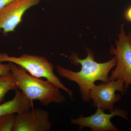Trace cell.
Wrapping results in <instances>:
<instances>
[{
	"instance_id": "4",
	"label": "cell",
	"mask_w": 131,
	"mask_h": 131,
	"mask_svg": "<svg viewBox=\"0 0 131 131\" xmlns=\"http://www.w3.org/2000/svg\"><path fill=\"white\" fill-rule=\"evenodd\" d=\"M124 28V25L122 24L118 39L115 42L116 48L112 46L110 48V53L115 55L117 64L115 69L112 71L109 81L123 80L126 92L129 85H131V32L126 34Z\"/></svg>"
},
{
	"instance_id": "14",
	"label": "cell",
	"mask_w": 131,
	"mask_h": 131,
	"mask_svg": "<svg viewBox=\"0 0 131 131\" xmlns=\"http://www.w3.org/2000/svg\"><path fill=\"white\" fill-rule=\"evenodd\" d=\"M15 0H0V10Z\"/></svg>"
},
{
	"instance_id": "13",
	"label": "cell",
	"mask_w": 131,
	"mask_h": 131,
	"mask_svg": "<svg viewBox=\"0 0 131 131\" xmlns=\"http://www.w3.org/2000/svg\"><path fill=\"white\" fill-rule=\"evenodd\" d=\"M124 15L125 18L127 21L131 22V6L126 9Z\"/></svg>"
},
{
	"instance_id": "9",
	"label": "cell",
	"mask_w": 131,
	"mask_h": 131,
	"mask_svg": "<svg viewBox=\"0 0 131 131\" xmlns=\"http://www.w3.org/2000/svg\"><path fill=\"white\" fill-rule=\"evenodd\" d=\"M32 107L33 102L28 100L20 90H17L12 100L0 104V117L22 112L30 110Z\"/></svg>"
},
{
	"instance_id": "5",
	"label": "cell",
	"mask_w": 131,
	"mask_h": 131,
	"mask_svg": "<svg viewBox=\"0 0 131 131\" xmlns=\"http://www.w3.org/2000/svg\"><path fill=\"white\" fill-rule=\"evenodd\" d=\"M119 91L122 94L125 91V83L122 80L110 81L106 83L94 85L90 93L94 107L100 108L103 111L108 110L110 112L114 110V104L120 100L121 95L116 94Z\"/></svg>"
},
{
	"instance_id": "8",
	"label": "cell",
	"mask_w": 131,
	"mask_h": 131,
	"mask_svg": "<svg viewBox=\"0 0 131 131\" xmlns=\"http://www.w3.org/2000/svg\"><path fill=\"white\" fill-rule=\"evenodd\" d=\"M51 126L49 112L35 108L17 113L12 131H50Z\"/></svg>"
},
{
	"instance_id": "10",
	"label": "cell",
	"mask_w": 131,
	"mask_h": 131,
	"mask_svg": "<svg viewBox=\"0 0 131 131\" xmlns=\"http://www.w3.org/2000/svg\"><path fill=\"white\" fill-rule=\"evenodd\" d=\"M17 90L16 81L12 73L7 75L0 76V104L8 91Z\"/></svg>"
},
{
	"instance_id": "11",
	"label": "cell",
	"mask_w": 131,
	"mask_h": 131,
	"mask_svg": "<svg viewBox=\"0 0 131 131\" xmlns=\"http://www.w3.org/2000/svg\"><path fill=\"white\" fill-rule=\"evenodd\" d=\"M16 115L15 114L0 117V131H12Z\"/></svg>"
},
{
	"instance_id": "1",
	"label": "cell",
	"mask_w": 131,
	"mask_h": 131,
	"mask_svg": "<svg viewBox=\"0 0 131 131\" xmlns=\"http://www.w3.org/2000/svg\"><path fill=\"white\" fill-rule=\"evenodd\" d=\"M87 56L84 59L78 57L77 53L73 52L69 57L71 62L74 65L81 66L78 72L64 68L61 66H56L57 72L61 77L77 83L80 88L83 100L90 102V93L95 81H100L106 83L109 82L108 74L111 70L117 64L116 57L113 58L106 62L100 63L94 60L93 51L86 48Z\"/></svg>"
},
{
	"instance_id": "3",
	"label": "cell",
	"mask_w": 131,
	"mask_h": 131,
	"mask_svg": "<svg viewBox=\"0 0 131 131\" xmlns=\"http://www.w3.org/2000/svg\"><path fill=\"white\" fill-rule=\"evenodd\" d=\"M7 62L15 64L38 78H44L58 89L64 90L73 98V91L60 81L54 73V66L44 57L24 54L20 56H10L6 53H0V62Z\"/></svg>"
},
{
	"instance_id": "12",
	"label": "cell",
	"mask_w": 131,
	"mask_h": 131,
	"mask_svg": "<svg viewBox=\"0 0 131 131\" xmlns=\"http://www.w3.org/2000/svg\"><path fill=\"white\" fill-rule=\"evenodd\" d=\"M11 73L9 63L8 64H3L0 62V76L7 75Z\"/></svg>"
},
{
	"instance_id": "2",
	"label": "cell",
	"mask_w": 131,
	"mask_h": 131,
	"mask_svg": "<svg viewBox=\"0 0 131 131\" xmlns=\"http://www.w3.org/2000/svg\"><path fill=\"white\" fill-rule=\"evenodd\" d=\"M8 63L18 89L32 102L37 100L46 106L51 103L61 104L65 101L66 98L59 89L51 83L27 74L24 69L15 64Z\"/></svg>"
},
{
	"instance_id": "6",
	"label": "cell",
	"mask_w": 131,
	"mask_h": 131,
	"mask_svg": "<svg viewBox=\"0 0 131 131\" xmlns=\"http://www.w3.org/2000/svg\"><path fill=\"white\" fill-rule=\"evenodd\" d=\"M96 112L88 117L82 115L77 118H72L71 123L79 126L80 130L84 127H88L93 131H117L119 130L111 122L113 117L118 116L129 121L126 110L115 108L110 114L105 113L100 108H97Z\"/></svg>"
},
{
	"instance_id": "7",
	"label": "cell",
	"mask_w": 131,
	"mask_h": 131,
	"mask_svg": "<svg viewBox=\"0 0 131 131\" xmlns=\"http://www.w3.org/2000/svg\"><path fill=\"white\" fill-rule=\"evenodd\" d=\"M41 0H15L0 10V30L4 35L14 31L25 12Z\"/></svg>"
}]
</instances>
